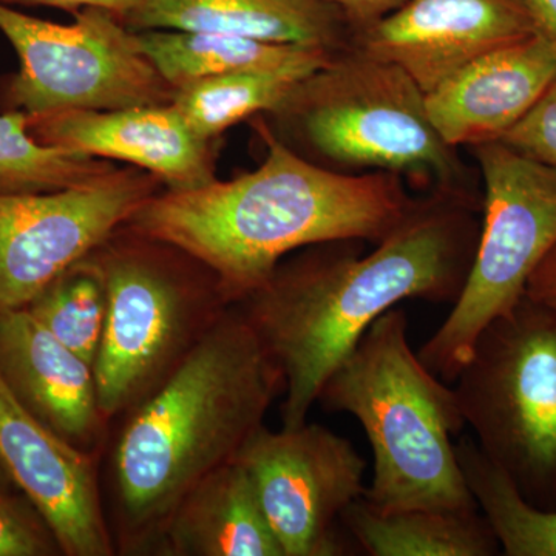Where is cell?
Segmentation results:
<instances>
[{
    "mask_svg": "<svg viewBox=\"0 0 556 556\" xmlns=\"http://www.w3.org/2000/svg\"><path fill=\"white\" fill-rule=\"evenodd\" d=\"M475 208L434 193L369 254L356 240L314 244L236 303L283 372L281 427L308 422L329 376L387 311L408 299L456 302L481 230Z\"/></svg>",
    "mask_w": 556,
    "mask_h": 556,
    "instance_id": "1",
    "label": "cell"
},
{
    "mask_svg": "<svg viewBox=\"0 0 556 556\" xmlns=\"http://www.w3.org/2000/svg\"><path fill=\"white\" fill-rule=\"evenodd\" d=\"M265 161L229 181L160 190L126 223L181 249L217 276L232 305L262 287L291 252L329 241L378 244L416 201L399 175L346 174L289 148L263 121Z\"/></svg>",
    "mask_w": 556,
    "mask_h": 556,
    "instance_id": "2",
    "label": "cell"
},
{
    "mask_svg": "<svg viewBox=\"0 0 556 556\" xmlns=\"http://www.w3.org/2000/svg\"><path fill=\"white\" fill-rule=\"evenodd\" d=\"M283 391L280 367L230 306L170 378L124 415L112 456L116 551L152 555L179 501L236 459Z\"/></svg>",
    "mask_w": 556,
    "mask_h": 556,
    "instance_id": "3",
    "label": "cell"
},
{
    "mask_svg": "<svg viewBox=\"0 0 556 556\" xmlns=\"http://www.w3.org/2000/svg\"><path fill=\"white\" fill-rule=\"evenodd\" d=\"M317 402L364 427L375 455L364 493L372 507L479 510L452 441L466 426L455 390L413 353L404 309L387 311L368 328Z\"/></svg>",
    "mask_w": 556,
    "mask_h": 556,
    "instance_id": "4",
    "label": "cell"
},
{
    "mask_svg": "<svg viewBox=\"0 0 556 556\" xmlns=\"http://www.w3.org/2000/svg\"><path fill=\"white\" fill-rule=\"evenodd\" d=\"M270 115L328 169L407 175L477 207L456 149L431 124L426 93L397 65L348 47Z\"/></svg>",
    "mask_w": 556,
    "mask_h": 556,
    "instance_id": "5",
    "label": "cell"
},
{
    "mask_svg": "<svg viewBox=\"0 0 556 556\" xmlns=\"http://www.w3.org/2000/svg\"><path fill=\"white\" fill-rule=\"evenodd\" d=\"M91 255L108 292L93 369L110 422L170 378L232 303L199 260L126 226Z\"/></svg>",
    "mask_w": 556,
    "mask_h": 556,
    "instance_id": "6",
    "label": "cell"
},
{
    "mask_svg": "<svg viewBox=\"0 0 556 556\" xmlns=\"http://www.w3.org/2000/svg\"><path fill=\"white\" fill-rule=\"evenodd\" d=\"M457 404L525 500L556 511V316L522 298L478 336Z\"/></svg>",
    "mask_w": 556,
    "mask_h": 556,
    "instance_id": "7",
    "label": "cell"
},
{
    "mask_svg": "<svg viewBox=\"0 0 556 556\" xmlns=\"http://www.w3.org/2000/svg\"><path fill=\"white\" fill-rule=\"evenodd\" d=\"M471 150L484 181L477 252L448 317L417 354L445 382H455L486 325L525 298L556 244V167L501 141Z\"/></svg>",
    "mask_w": 556,
    "mask_h": 556,
    "instance_id": "8",
    "label": "cell"
},
{
    "mask_svg": "<svg viewBox=\"0 0 556 556\" xmlns=\"http://www.w3.org/2000/svg\"><path fill=\"white\" fill-rule=\"evenodd\" d=\"M0 31L20 72L0 80V109L28 115L167 104L174 89L139 46L137 31L109 11L86 9L68 25L0 3Z\"/></svg>",
    "mask_w": 556,
    "mask_h": 556,
    "instance_id": "9",
    "label": "cell"
},
{
    "mask_svg": "<svg viewBox=\"0 0 556 556\" xmlns=\"http://www.w3.org/2000/svg\"><path fill=\"white\" fill-rule=\"evenodd\" d=\"M161 185L129 166L58 192L0 193V311L27 308L51 280L123 228Z\"/></svg>",
    "mask_w": 556,
    "mask_h": 556,
    "instance_id": "10",
    "label": "cell"
},
{
    "mask_svg": "<svg viewBox=\"0 0 556 556\" xmlns=\"http://www.w3.org/2000/svg\"><path fill=\"white\" fill-rule=\"evenodd\" d=\"M285 556H339L336 525L364 496L367 460L346 438L318 424L262 426L236 457Z\"/></svg>",
    "mask_w": 556,
    "mask_h": 556,
    "instance_id": "11",
    "label": "cell"
},
{
    "mask_svg": "<svg viewBox=\"0 0 556 556\" xmlns=\"http://www.w3.org/2000/svg\"><path fill=\"white\" fill-rule=\"evenodd\" d=\"M0 467L49 522L62 554L112 556L97 455L76 448L31 415L0 376Z\"/></svg>",
    "mask_w": 556,
    "mask_h": 556,
    "instance_id": "12",
    "label": "cell"
},
{
    "mask_svg": "<svg viewBox=\"0 0 556 556\" xmlns=\"http://www.w3.org/2000/svg\"><path fill=\"white\" fill-rule=\"evenodd\" d=\"M535 36L521 0H407L350 47L404 70L428 93L457 70Z\"/></svg>",
    "mask_w": 556,
    "mask_h": 556,
    "instance_id": "13",
    "label": "cell"
},
{
    "mask_svg": "<svg viewBox=\"0 0 556 556\" xmlns=\"http://www.w3.org/2000/svg\"><path fill=\"white\" fill-rule=\"evenodd\" d=\"M28 130L51 148L149 172L167 190L199 189L217 179L215 141L200 137L174 102L30 115Z\"/></svg>",
    "mask_w": 556,
    "mask_h": 556,
    "instance_id": "14",
    "label": "cell"
},
{
    "mask_svg": "<svg viewBox=\"0 0 556 556\" xmlns=\"http://www.w3.org/2000/svg\"><path fill=\"white\" fill-rule=\"evenodd\" d=\"M0 376L40 422L97 455L110 422L98 401L94 369L27 308L0 311Z\"/></svg>",
    "mask_w": 556,
    "mask_h": 556,
    "instance_id": "15",
    "label": "cell"
},
{
    "mask_svg": "<svg viewBox=\"0 0 556 556\" xmlns=\"http://www.w3.org/2000/svg\"><path fill=\"white\" fill-rule=\"evenodd\" d=\"M555 80V58L532 36L490 51L428 91V116L450 148L501 141Z\"/></svg>",
    "mask_w": 556,
    "mask_h": 556,
    "instance_id": "16",
    "label": "cell"
},
{
    "mask_svg": "<svg viewBox=\"0 0 556 556\" xmlns=\"http://www.w3.org/2000/svg\"><path fill=\"white\" fill-rule=\"evenodd\" d=\"M135 31H214L329 51L350 47L353 30L321 0H142L126 22Z\"/></svg>",
    "mask_w": 556,
    "mask_h": 556,
    "instance_id": "17",
    "label": "cell"
},
{
    "mask_svg": "<svg viewBox=\"0 0 556 556\" xmlns=\"http://www.w3.org/2000/svg\"><path fill=\"white\" fill-rule=\"evenodd\" d=\"M152 555L285 556L251 478L236 459L211 471L179 501Z\"/></svg>",
    "mask_w": 556,
    "mask_h": 556,
    "instance_id": "18",
    "label": "cell"
},
{
    "mask_svg": "<svg viewBox=\"0 0 556 556\" xmlns=\"http://www.w3.org/2000/svg\"><path fill=\"white\" fill-rule=\"evenodd\" d=\"M340 521L371 556H493L501 548L484 515L477 511H380L364 496Z\"/></svg>",
    "mask_w": 556,
    "mask_h": 556,
    "instance_id": "19",
    "label": "cell"
},
{
    "mask_svg": "<svg viewBox=\"0 0 556 556\" xmlns=\"http://www.w3.org/2000/svg\"><path fill=\"white\" fill-rule=\"evenodd\" d=\"M137 38L153 67L174 90L214 76L278 67L329 51L214 31L142 30L137 31Z\"/></svg>",
    "mask_w": 556,
    "mask_h": 556,
    "instance_id": "20",
    "label": "cell"
},
{
    "mask_svg": "<svg viewBox=\"0 0 556 556\" xmlns=\"http://www.w3.org/2000/svg\"><path fill=\"white\" fill-rule=\"evenodd\" d=\"M332 56L331 51H321L278 67L214 76L174 90L172 102L200 137L217 141L219 135L240 121L276 112L300 80L325 67Z\"/></svg>",
    "mask_w": 556,
    "mask_h": 556,
    "instance_id": "21",
    "label": "cell"
},
{
    "mask_svg": "<svg viewBox=\"0 0 556 556\" xmlns=\"http://www.w3.org/2000/svg\"><path fill=\"white\" fill-rule=\"evenodd\" d=\"M456 455L468 490L495 533L501 554L556 556V511L543 510L525 500L473 438H460Z\"/></svg>",
    "mask_w": 556,
    "mask_h": 556,
    "instance_id": "22",
    "label": "cell"
},
{
    "mask_svg": "<svg viewBox=\"0 0 556 556\" xmlns=\"http://www.w3.org/2000/svg\"><path fill=\"white\" fill-rule=\"evenodd\" d=\"M28 123V113H0V193L58 192L86 185L115 167L108 160L42 144Z\"/></svg>",
    "mask_w": 556,
    "mask_h": 556,
    "instance_id": "23",
    "label": "cell"
},
{
    "mask_svg": "<svg viewBox=\"0 0 556 556\" xmlns=\"http://www.w3.org/2000/svg\"><path fill=\"white\" fill-rule=\"evenodd\" d=\"M27 309L54 338L93 367L104 331L108 292L91 252L51 280Z\"/></svg>",
    "mask_w": 556,
    "mask_h": 556,
    "instance_id": "24",
    "label": "cell"
},
{
    "mask_svg": "<svg viewBox=\"0 0 556 556\" xmlns=\"http://www.w3.org/2000/svg\"><path fill=\"white\" fill-rule=\"evenodd\" d=\"M64 555L53 530L27 496L0 497V556Z\"/></svg>",
    "mask_w": 556,
    "mask_h": 556,
    "instance_id": "25",
    "label": "cell"
},
{
    "mask_svg": "<svg viewBox=\"0 0 556 556\" xmlns=\"http://www.w3.org/2000/svg\"><path fill=\"white\" fill-rule=\"evenodd\" d=\"M501 142L529 159L556 167V80Z\"/></svg>",
    "mask_w": 556,
    "mask_h": 556,
    "instance_id": "26",
    "label": "cell"
},
{
    "mask_svg": "<svg viewBox=\"0 0 556 556\" xmlns=\"http://www.w3.org/2000/svg\"><path fill=\"white\" fill-rule=\"evenodd\" d=\"M345 17L351 30L369 27L404 5L407 0H321Z\"/></svg>",
    "mask_w": 556,
    "mask_h": 556,
    "instance_id": "27",
    "label": "cell"
},
{
    "mask_svg": "<svg viewBox=\"0 0 556 556\" xmlns=\"http://www.w3.org/2000/svg\"><path fill=\"white\" fill-rule=\"evenodd\" d=\"M0 3L10 7H51V9L73 11V13L86 9H98L115 14L126 24L131 14L139 9L142 0H0Z\"/></svg>",
    "mask_w": 556,
    "mask_h": 556,
    "instance_id": "28",
    "label": "cell"
},
{
    "mask_svg": "<svg viewBox=\"0 0 556 556\" xmlns=\"http://www.w3.org/2000/svg\"><path fill=\"white\" fill-rule=\"evenodd\" d=\"M526 298L556 316V244L527 281Z\"/></svg>",
    "mask_w": 556,
    "mask_h": 556,
    "instance_id": "29",
    "label": "cell"
},
{
    "mask_svg": "<svg viewBox=\"0 0 556 556\" xmlns=\"http://www.w3.org/2000/svg\"><path fill=\"white\" fill-rule=\"evenodd\" d=\"M535 36L556 61V0H521Z\"/></svg>",
    "mask_w": 556,
    "mask_h": 556,
    "instance_id": "30",
    "label": "cell"
},
{
    "mask_svg": "<svg viewBox=\"0 0 556 556\" xmlns=\"http://www.w3.org/2000/svg\"><path fill=\"white\" fill-rule=\"evenodd\" d=\"M14 485L13 482L10 481V478L7 477L5 471L0 467V497L9 495V493L13 492Z\"/></svg>",
    "mask_w": 556,
    "mask_h": 556,
    "instance_id": "31",
    "label": "cell"
}]
</instances>
